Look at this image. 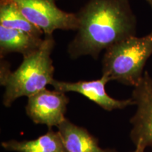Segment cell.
<instances>
[{
  "instance_id": "12",
  "label": "cell",
  "mask_w": 152,
  "mask_h": 152,
  "mask_svg": "<svg viewBox=\"0 0 152 152\" xmlns=\"http://www.w3.org/2000/svg\"><path fill=\"white\" fill-rule=\"evenodd\" d=\"M144 150H145V148L142 147V146H137L135 147V149L131 152H144Z\"/></svg>"
},
{
  "instance_id": "1",
  "label": "cell",
  "mask_w": 152,
  "mask_h": 152,
  "mask_svg": "<svg viewBox=\"0 0 152 152\" xmlns=\"http://www.w3.org/2000/svg\"><path fill=\"white\" fill-rule=\"evenodd\" d=\"M76 14L78 27L67 49L72 59H97L102 51L136 34L137 19L129 0H88Z\"/></svg>"
},
{
  "instance_id": "10",
  "label": "cell",
  "mask_w": 152,
  "mask_h": 152,
  "mask_svg": "<svg viewBox=\"0 0 152 152\" xmlns=\"http://www.w3.org/2000/svg\"><path fill=\"white\" fill-rule=\"evenodd\" d=\"M1 144L3 149L13 152H68L58 131L52 129L35 140H11Z\"/></svg>"
},
{
  "instance_id": "6",
  "label": "cell",
  "mask_w": 152,
  "mask_h": 152,
  "mask_svg": "<svg viewBox=\"0 0 152 152\" xmlns=\"http://www.w3.org/2000/svg\"><path fill=\"white\" fill-rule=\"evenodd\" d=\"M69 98L66 93L45 88L28 97L26 115L35 124L49 129L57 127L65 120Z\"/></svg>"
},
{
  "instance_id": "8",
  "label": "cell",
  "mask_w": 152,
  "mask_h": 152,
  "mask_svg": "<svg viewBox=\"0 0 152 152\" xmlns=\"http://www.w3.org/2000/svg\"><path fill=\"white\" fill-rule=\"evenodd\" d=\"M68 152H118L115 149L101 147L99 140L86 128L66 118L57 127Z\"/></svg>"
},
{
  "instance_id": "4",
  "label": "cell",
  "mask_w": 152,
  "mask_h": 152,
  "mask_svg": "<svg viewBox=\"0 0 152 152\" xmlns=\"http://www.w3.org/2000/svg\"><path fill=\"white\" fill-rule=\"evenodd\" d=\"M14 3L25 17L43 32L53 35L56 30H75L78 27L76 13L63 11L56 0H7Z\"/></svg>"
},
{
  "instance_id": "2",
  "label": "cell",
  "mask_w": 152,
  "mask_h": 152,
  "mask_svg": "<svg viewBox=\"0 0 152 152\" xmlns=\"http://www.w3.org/2000/svg\"><path fill=\"white\" fill-rule=\"evenodd\" d=\"M55 44L53 35H45L40 47L23 56L22 63L14 71H11L8 62L1 59L0 83L5 87L2 97L5 107H11L17 99L28 97L52 84L54 66L51 55Z\"/></svg>"
},
{
  "instance_id": "13",
  "label": "cell",
  "mask_w": 152,
  "mask_h": 152,
  "mask_svg": "<svg viewBox=\"0 0 152 152\" xmlns=\"http://www.w3.org/2000/svg\"><path fill=\"white\" fill-rule=\"evenodd\" d=\"M146 1H147V3L149 4L150 7H151V8L152 9V0H146Z\"/></svg>"
},
{
  "instance_id": "5",
  "label": "cell",
  "mask_w": 152,
  "mask_h": 152,
  "mask_svg": "<svg viewBox=\"0 0 152 152\" xmlns=\"http://www.w3.org/2000/svg\"><path fill=\"white\" fill-rule=\"evenodd\" d=\"M131 99L137 106L130 120V137L134 146L152 149V77L144 71L139 84L134 87Z\"/></svg>"
},
{
  "instance_id": "11",
  "label": "cell",
  "mask_w": 152,
  "mask_h": 152,
  "mask_svg": "<svg viewBox=\"0 0 152 152\" xmlns=\"http://www.w3.org/2000/svg\"><path fill=\"white\" fill-rule=\"evenodd\" d=\"M0 26L26 32L41 37L43 32L30 22L14 3L7 0H0Z\"/></svg>"
},
{
  "instance_id": "3",
  "label": "cell",
  "mask_w": 152,
  "mask_h": 152,
  "mask_svg": "<svg viewBox=\"0 0 152 152\" xmlns=\"http://www.w3.org/2000/svg\"><path fill=\"white\" fill-rule=\"evenodd\" d=\"M151 55L152 31L143 37L132 36L106 49L102 74L111 80L134 87L143 77L144 68Z\"/></svg>"
},
{
  "instance_id": "9",
  "label": "cell",
  "mask_w": 152,
  "mask_h": 152,
  "mask_svg": "<svg viewBox=\"0 0 152 152\" xmlns=\"http://www.w3.org/2000/svg\"><path fill=\"white\" fill-rule=\"evenodd\" d=\"M43 40L44 37L0 26V57L3 58L11 53L28 56L39 49Z\"/></svg>"
},
{
  "instance_id": "7",
  "label": "cell",
  "mask_w": 152,
  "mask_h": 152,
  "mask_svg": "<svg viewBox=\"0 0 152 152\" xmlns=\"http://www.w3.org/2000/svg\"><path fill=\"white\" fill-rule=\"evenodd\" d=\"M111 81L106 74H102L99 79L93 80H80L77 82L59 81L54 80L51 85L54 90L60 92H76L92 101L107 111L123 109L130 106H134V102L128 99L118 100L112 98L106 91V85Z\"/></svg>"
}]
</instances>
